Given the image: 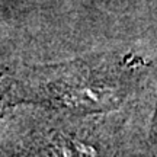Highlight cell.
I'll return each mask as SVG.
<instances>
[{
    "label": "cell",
    "instance_id": "obj_2",
    "mask_svg": "<svg viewBox=\"0 0 157 157\" xmlns=\"http://www.w3.org/2000/svg\"><path fill=\"white\" fill-rule=\"evenodd\" d=\"M39 154L44 157H106L90 135L58 131L47 140Z\"/></svg>",
    "mask_w": 157,
    "mask_h": 157
},
{
    "label": "cell",
    "instance_id": "obj_1",
    "mask_svg": "<svg viewBox=\"0 0 157 157\" xmlns=\"http://www.w3.org/2000/svg\"><path fill=\"white\" fill-rule=\"evenodd\" d=\"M112 64L78 61L34 68L15 80V84L21 86L15 89V95L74 112L115 108L128 95V83Z\"/></svg>",
    "mask_w": 157,
    "mask_h": 157
}]
</instances>
